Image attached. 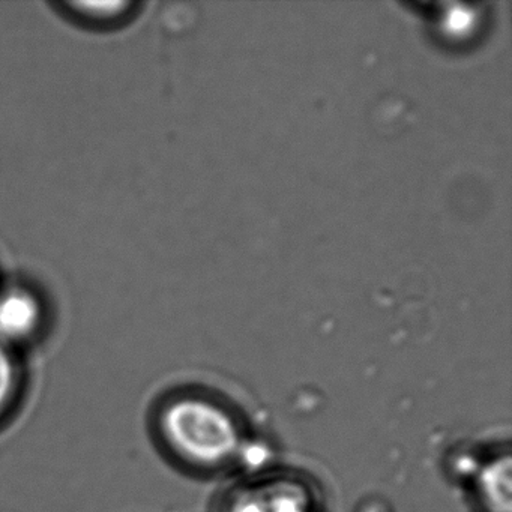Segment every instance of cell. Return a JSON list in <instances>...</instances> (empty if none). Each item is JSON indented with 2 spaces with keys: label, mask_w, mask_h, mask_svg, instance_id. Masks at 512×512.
<instances>
[{
  "label": "cell",
  "mask_w": 512,
  "mask_h": 512,
  "mask_svg": "<svg viewBox=\"0 0 512 512\" xmlns=\"http://www.w3.org/2000/svg\"><path fill=\"white\" fill-rule=\"evenodd\" d=\"M478 494L488 512H511V457L494 458L482 467Z\"/></svg>",
  "instance_id": "277c9868"
},
{
  "label": "cell",
  "mask_w": 512,
  "mask_h": 512,
  "mask_svg": "<svg viewBox=\"0 0 512 512\" xmlns=\"http://www.w3.org/2000/svg\"><path fill=\"white\" fill-rule=\"evenodd\" d=\"M46 304L28 284H0V343L14 349L29 343L46 325Z\"/></svg>",
  "instance_id": "7a4b0ae2"
},
{
  "label": "cell",
  "mask_w": 512,
  "mask_h": 512,
  "mask_svg": "<svg viewBox=\"0 0 512 512\" xmlns=\"http://www.w3.org/2000/svg\"><path fill=\"white\" fill-rule=\"evenodd\" d=\"M136 5L131 2H70L65 5L70 16L91 25H116L124 22Z\"/></svg>",
  "instance_id": "5b68a950"
},
{
  "label": "cell",
  "mask_w": 512,
  "mask_h": 512,
  "mask_svg": "<svg viewBox=\"0 0 512 512\" xmlns=\"http://www.w3.org/2000/svg\"><path fill=\"white\" fill-rule=\"evenodd\" d=\"M22 386V370L16 353L0 343V419L4 418L19 397Z\"/></svg>",
  "instance_id": "8992f818"
},
{
  "label": "cell",
  "mask_w": 512,
  "mask_h": 512,
  "mask_svg": "<svg viewBox=\"0 0 512 512\" xmlns=\"http://www.w3.org/2000/svg\"><path fill=\"white\" fill-rule=\"evenodd\" d=\"M158 425L167 446L185 463L200 469L224 466L241 446L238 422L208 398H173L161 410Z\"/></svg>",
  "instance_id": "6da1fadb"
},
{
  "label": "cell",
  "mask_w": 512,
  "mask_h": 512,
  "mask_svg": "<svg viewBox=\"0 0 512 512\" xmlns=\"http://www.w3.org/2000/svg\"><path fill=\"white\" fill-rule=\"evenodd\" d=\"M230 512H317V505L304 484L274 478L239 491Z\"/></svg>",
  "instance_id": "3957f363"
}]
</instances>
